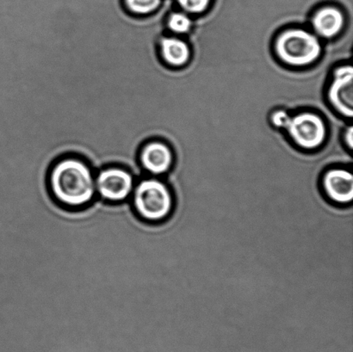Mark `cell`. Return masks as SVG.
<instances>
[{"label":"cell","instance_id":"obj_1","mask_svg":"<svg viewBox=\"0 0 353 352\" xmlns=\"http://www.w3.org/2000/svg\"><path fill=\"white\" fill-rule=\"evenodd\" d=\"M95 174L84 158H59L48 172V187L59 205L72 209L85 208L97 196Z\"/></svg>","mask_w":353,"mask_h":352},{"label":"cell","instance_id":"obj_2","mask_svg":"<svg viewBox=\"0 0 353 352\" xmlns=\"http://www.w3.org/2000/svg\"><path fill=\"white\" fill-rule=\"evenodd\" d=\"M130 201L137 215L148 223L164 222L174 208L171 188L158 177L138 179Z\"/></svg>","mask_w":353,"mask_h":352},{"label":"cell","instance_id":"obj_3","mask_svg":"<svg viewBox=\"0 0 353 352\" xmlns=\"http://www.w3.org/2000/svg\"><path fill=\"white\" fill-rule=\"evenodd\" d=\"M271 119L273 125L288 131L294 143L304 149H316L326 139V126L316 114L304 112L290 116L285 110H276Z\"/></svg>","mask_w":353,"mask_h":352},{"label":"cell","instance_id":"obj_4","mask_svg":"<svg viewBox=\"0 0 353 352\" xmlns=\"http://www.w3.org/2000/svg\"><path fill=\"white\" fill-rule=\"evenodd\" d=\"M275 50L286 64L303 67L320 57L321 47L316 36L303 29H290L276 38Z\"/></svg>","mask_w":353,"mask_h":352},{"label":"cell","instance_id":"obj_5","mask_svg":"<svg viewBox=\"0 0 353 352\" xmlns=\"http://www.w3.org/2000/svg\"><path fill=\"white\" fill-rule=\"evenodd\" d=\"M97 196L103 201L121 203L132 195L137 178L129 169L119 165H110L95 174Z\"/></svg>","mask_w":353,"mask_h":352},{"label":"cell","instance_id":"obj_6","mask_svg":"<svg viewBox=\"0 0 353 352\" xmlns=\"http://www.w3.org/2000/svg\"><path fill=\"white\" fill-rule=\"evenodd\" d=\"M321 191L331 203L339 206L352 205L353 175L345 168H331L320 179Z\"/></svg>","mask_w":353,"mask_h":352},{"label":"cell","instance_id":"obj_7","mask_svg":"<svg viewBox=\"0 0 353 352\" xmlns=\"http://www.w3.org/2000/svg\"><path fill=\"white\" fill-rule=\"evenodd\" d=\"M137 161L144 174L160 177L171 171L174 157L167 145L160 141H152L141 148Z\"/></svg>","mask_w":353,"mask_h":352},{"label":"cell","instance_id":"obj_8","mask_svg":"<svg viewBox=\"0 0 353 352\" xmlns=\"http://www.w3.org/2000/svg\"><path fill=\"white\" fill-rule=\"evenodd\" d=\"M330 102L342 115L353 116V69L343 65L334 72V81L328 92Z\"/></svg>","mask_w":353,"mask_h":352},{"label":"cell","instance_id":"obj_9","mask_svg":"<svg viewBox=\"0 0 353 352\" xmlns=\"http://www.w3.org/2000/svg\"><path fill=\"white\" fill-rule=\"evenodd\" d=\"M345 23V17L335 7H324L314 14L312 25L318 36L332 38L341 32Z\"/></svg>","mask_w":353,"mask_h":352},{"label":"cell","instance_id":"obj_10","mask_svg":"<svg viewBox=\"0 0 353 352\" xmlns=\"http://www.w3.org/2000/svg\"><path fill=\"white\" fill-rule=\"evenodd\" d=\"M160 52L165 63L172 67H181L190 58L188 45L176 37H163L160 41Z\"/></svg>","mask_w":353,"mask_h":352},{"label":"cell","instance_id":"obj_11","mask_svg":"<svg viewBox=\"0 0 353 352\" xmlns=\"http://www.w3.org/2000/svg\"><path fill=\"white\" fill-rule=\"evenodd\" d=\"M128 12L136 16L150 15L157 10L161 0H123Z\"/></svg>","mask_w":353,"mask_h":352},{"label":"cell","instance_id":"obj_12","mask_svg":"<svg viewBox=\"0 0 353 352\" xmlns=\"http://www.w3.org/2000/svg\"><path fill=\"white\" fill-rule=\"evenodd\" d=\"M192 25V20L185 13L174 12L168 17V27L174 33H188Z\"/></svg>","mask_w":353,"mask_h":352},{"label":"cell","instance_id":"obj_13","mask_svg":"<svg viewBox=\"0 0 353 352\" xmlns=\"http://www.w3.org/2000/svg\"><path fill=\"white\" fill-rule=\"evenodd\" d=\"M210 2V0H178L180 7L190 14L203 12L209 6Z\"/></svg>","mask_w":353,"mask_h":352},{"label":"cell","instance_id":"obj_14","mask_svg":"<svg viewBox=\"0 0 353 352\" xmlns=\"http://www.w3.org/2000/svg\"><path fill=\"white\" fill-rule=\"evenodd\" d=\"M345 143H347V146L350 149H352L353 147V129L352 127H349V129L347 130V133H345Z\"/></svg>","mask_w":353,"mask_h":352}]
</instances>
